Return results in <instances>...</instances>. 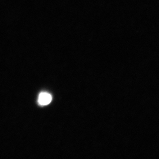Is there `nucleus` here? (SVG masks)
I'll return each mask as SVG.
<instances>
[{
    "label": "nucleus",
    "mask_w": 159,
    "mask_h": 159,
    "mask_svg": "<svg viewBox=\"0 0 159 159\" xmlns=\"http://www.w3.org/2000/svg\"><path fill=\"white\" fill-rule=\"evenodd\" d=\"M52 100V97L51 94L48 93H40V96L39 97V103L41 106L48 105L51 102Z\"/></svg>",
    "instance_id": "1"
}]
</instances>
